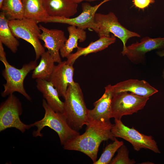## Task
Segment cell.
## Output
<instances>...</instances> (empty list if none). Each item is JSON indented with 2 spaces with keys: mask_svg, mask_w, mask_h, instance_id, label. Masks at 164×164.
<instances>
[{
  "mask_svg": "<svg viewBox=\"0 0 164 164\" xmlns=\"http://www.w3.org/2000/svg\"><path fill=\"white\" fill-rule=\"evenodd\" d=\"M96 23L98 27L97 33L99 38L103 36L110 37V33L119 39L123 44L122 54L126 49V44L130 38L140 37V35L129 30L122 25L117 17L113 12L106 14L96 13L94 16Z\"/></svg>",
  "mask_w": 164,
  "mask_h": 164,
  "instance_id": "obj_5",
  "label": "cell"
},
{
  "mask_svg": "<svg viewBox=\"0 0 164 164\" xmlns=\"http://www.w3.org/2000/svg\"><path fill=\"white\" fill-rule=\"evenodd\" d=\"M4 0H0V9L1 10Z\"/></svg>",
  "mask_w": 164,
  "mask_h": 164,
  "instance_id": "obj_29",
  "label": "cell"
},
{
  "mask_svg": "<svg viewBox=\"0 0 164 164\" xmlns=\"http://www.w3.org/2000/svg\"><path fill=\"white\" fill-rule=\"evenodd\" d=\"M111 131L115 137L121 138L128 142L136 151L144 149L156 153H161L156 142L152 136L145 135L133 127L130 128L126 126L121 119H114V124Z\"/></svg>",
  "mask_w": 164,
  "mask_h": 164,
  "instance_id": "obj_9",
  "label": "cell"
},
{
  "mask_svg": "<svg viewBox=\"0 0 164 164\" xmlns=\"http://www.w3.org/2000/svg\"><path fill=\"white\" fill-rule=\"evenodd\" d=\"M123 145L122 141L118 140L115 138L112 142L106 146L99 159L93 164H109L115 153Z\"/></svg>",
  "mask_w": 164,
  "mask_h": 164,
  "instance_id": "obj_24",
  "label": "cell"
},
{
  "mask_svg": "<svg viewBox=\"0 0 164 164\" xmlns=\"http://www.w3.org/2000/svg\"><path fill=\"white\" fill-rule=\"evenodd\" d=\"M67 30L69 34L68 38L60 50V55L63 58H67L74 49L78 47V41L82 42L87 38L86 32L84 29L70 25Z\"/></svg>",
  "mask_w": 164,
  "mask_h": 164,
  "instance_id": "obj_19",
  "label": "cell"
},
{
  "mask_svg": "<svg viewBox=\"0 0 164 164\" xmlns=\"http://www.w3.org/2000/svg\"><path fill=\"white\" fill-rule=\"evenodd\" d=\"M36 88L41 93L49 106L55 111L63 113L64 103L60 99L58 92L50 82L36 79Z\"/></svg>",
  "mask_w": 164,
  "mask_h": 164,
  "instance_id": "obj_18",
  "label": "cell"
},
{
  "mask_svg": "<svg viewBox=\"0 0 164 164\" xmlns=\"http://www.w3.org/2000/svg\"><path fill=\"white\" fill-rule=\"evenodd\" d=\"M22 112V104L19 98L13 94H10L0 106V132L9 128H14L24 133L32 127L20 120Z\"/></svg>",
  "mask_w": 164,
  "mask_h": 164,
  "instance_id": "obj_7",
  "label": "cell"
},
{
  "mask_svg": "<svg viewBox=\"0 0 164 164\" xmlns=\"http://www.w3.org/2000/svg\"><path fill=\"white\" fill-rule=\"evenodd\" d=\"M43 2L50 17L69 18L77 12L78 4L72 0H43Z\"/></svg>",
  "mask_w": 164,
  "mask_h": 164,
  "instance_id": "obj_16",
  "label": "cell"
},
{
  "mask_svg": "<svg viewBox=\"0 0 164 164\" xmlns=\"http://www.w3.org/2000/svg\"><path fill=\"white\" fill-rule=\"evenodd\" d=\"M111 84L105 87V92L102 96L94 103V108L89 110L88 122L97 121L106 122L110 121L111 103L113 95Z\"/></svg>",
  "mask_w": 164,
  "mask_h": 164,
  "instance_id": "obj_14",
  "label": "cell"
},
{
  "mask_svg": "<svg viewBox=\"0 0 164 164\" xmlns=\"http://www.w3.org/2000/svg\"><path fill=\"white\" fill-rule=\"evenodd\" d=\"M116 156L112 158L109 164H134L135 161L130 159L129 151L127 147L123 145L117 151Z\"/></svg>",
  "mask_w": 164,
  "mask_h": 164,
  "instance_id": "obj_25",
  "label": "cell"
},
{
  "mask_svg": "<svg viewBox=\"0 0 164 164\" xmlns=\"http://www.w3.org/2000/svg\"><path fill=\"white\" fill-rule=\"evenodd\" d=\"M42 106L45 110L44 117L41 120L31 124L32 127L37 128L36 130L32 132L33 137H42L41 130L44 127H48L56 132L60 144L63 145L80 135L78 132L70 127L62 113L54 111L44 99L42 100Z\"/></svg>",
  "mask_w": 164,
  "mask_h": 164,
  "instance_id": "obj_3",
  "label": "cell"
},
{
  "mask_svg": "<svg viewBox=\"0 0 164 164\" xmlns=\"http://www.w3.org/2000/svg\"><path fill=\"white\" fill-rule=\"evenodd\" d=\"M164 49V37L152 38L148 36L142 38L126 47L122 54L126 56L134 64L142 63L145 59V54L151 51Z\"/></svg>",
  "mask_w": 164,
  "mask_h": 164,
  "instance_id": "obj_11",
  "label": "cell"
},
{
  "mask_svg": "<svg viewBox=\"0 0 164 164\" xmlns=\"http://www.w3.org/2000/svg\"><path fill=\"white\" fill-rule=\"evenodd\" d=\"M24 18L37 23L43 22L48 17L43 5V0H22Z\"/></svg>",
  "mask_w": 164,
  "mask_h": 164,
  "instance_id": "obj_20",
  "label": "cell"
},
{
  "mask_svg": "<svg viewBox=\"0 0 164 164\" xmlns=\"http://www.w3.org/2000/svg\"><path fill=\"white\" fill-rule=\"evenodd\" d=\"M162 76L164 80V68L162 71Z\"/></svg>",
  "mask_w": 164,
  "mask_h": 164,
  "instance_id": "obj_30",
  "label": "cell"
},
{
  "mask_svg": "<svg viewBox=\"0 0 164 164\" xmlns=\"http://www.w3.org/2000/svg\"><path fill=\"white\" fill-rule=\"evenodd\" d=\"M111 87L114 93L126 91L149 97L158 92L146 81L134 79L119 82L111 85Z\"/></svg>",
  "mask_w": 164,
  "mask_h": 164,
  "instance_id": "obj_15",
  "label": "cell"
},
{
  "mask_svg": "<svg viewBox=\"0 0 164 164\" xmlns=\"http://www.w3.org/2000/svg\"><path fill=\"white\" fill-rule=\"evenodd\" d=\"M116 38L114 35L108 37L103 36L94 42H92L87 47L84 48L78 47L77 51L71 53L67 58L66 63L70 65H73L75 61L82 56L101 51L107 48L110 45L114 43Z\"/></svg>",
  "mask_w": 164,
  "mask_h": 164,
  "instance_id": "obj_17",
  "label": "cell"
},
{
  "mask_svg": "<svg viewBox=\"0 0 164 164\" xmlns=\"http://www.w3.org/2000/svg\"><path fill=\"white\" fill-rule=\"evenodd\" d=\"M74 70L73 65L67 64L66 61L55 65L48 81L56 89L60 97L64 99L68 85L75 83L73 80Z\"/></svg>",
  "mask_w": 164,
  "mask_h": 164,
  "instance_id": "obj_13",
  "label": "cell"
},
{
  "mask_svg": "<svg viewBox=\"0 0 164 164\" xmlns=\"http://www.w3.org/2000/svg\"><path fill=\"white\" fill-rule=\"evenodd\" d=\"M0 60L4 64L5 69L2 74L6 81L3 84L4 90L1 96L5 97L17 92L23 96L27 100L31 101V97L26 92L24 86V81L26 76L37 66L36 60L31 61L23 65L21 69H17L10 64L7 61L6 56H0Z\"/></svg>",
  "mask_w": 164,
  "mask_h": 164,
  "instance_id": "obj_4",
  "label": "cell"
},
{
  "mask_svg": "<svg viewBox=\"0 0 164 164\" xmlns=\"http://www.w3.org/2000/svg\"><path fill=\"white\" fill-rule=\"evenodd\" d=\"M149 99V97L126 91L114 93L110 118L121 119L123 116L137 113L144 108Z\"/></svg>",
  "mask_w": 164,
  "mask_h": 164,
  "instance_id": "obj_6",
  "label": "cell"
},
{
  "mask_svg": "<svg viewBox=\"0 0 164 164\" xmlns=\"http://www.w3.org/2000/svg\"><path fill=\"white\" fill-rule=\"evenodd\" d=\"M64 99L62 114L70 127L79 132L88 123L89 109L86 106L78 83L75 82L68 85Z\"/></svg>",
  "mask_w": 164,
  "mask_h": 164,
  "instance_id": "obj_2",
  "label": "cell"
},
{
  "mask_svg": "<svg viewBox=\"0 0 164 164\" xmlns=\"http://www.w3.org/2000/svg\"><path fill=\"white\" fill-rule=\"evenodd\" d=\"M156 53L158 56L160 57H164V49L157 51Z\"/></svg>",
  "mask_w": 164,
  "mask_h": 164,
  "instance_id": "obj_27",
  "label": "cell"
},
{
  "mask_svg": "<svg viewBox=\"0 0 164 164\" xmlns=\"http://www.w3.org/2000/svg\"><path fill=\"white\" fill-rule=\"evenodd\" d=\"M72 0L75 3L78 4L84 1L92 2V1H97L98 0Z\"/></svg>",
  "mask_w": 164,
  "mask_h": 164,
  "instance_id": "obj_28",
  "label": "cell"
},
{
  "mask_svg": "<svg viewBox=\"0 0 164 164\" xmlns=\"http://www.w3.org/2000/svg\"><path fill=\"white\" fill-rule=\"evenodd\" d=\"M40 57V62L33 70L32 77L48 81L55 66V62L48 51L44 52Z\"/></svg>",
  "mask_w": 164,
  "mask_h": 164,
  "instance_id": "obj_22",
  "label": "cell"
},
{
  "mask_svg": "<svg viewBox=\"0 0 164 164\" xmlns=\"http://www.w3.org/2000/svg\"><path fill=\"white\" fill-rule=\"evenodd\" d=\"M110 0H103L99 4L93 6L87 2L82 3L81 4L82 12L77 17L67 18L49 16L44 22L67 24L84 29H91L97 33L98 27L95 21V14L101 6Z\"/></svg>",
  "mask_w": 164,
  "mask_h": 164,
  "instance_id": "obj_10",
  "label": "cell"
},
{
  "mask_svg": "<svg viewBox=\"0 0 164 164\" xmlns=\"http://www.w3.org/2000/svg\"><path fill=\"white\" fill-rule=\"evenodd\" d=\"M37 23L33 20L25 18L9 20V26L14 35L17 38L24 39L32 46L36 60L45 51L40 41L41 31Z\"/></svg>",
  "mask_w": 164,
  "mask_h": 164,
  "instance_id": "obj_8",
  "label": "cell"
},
{
  "mask_svg": "<svg viewBox=\"0 0 164 164\" xmlns=\"http://www.w3.org/2000/svg\"><path fill=\"white\" fill-rule=\"evenodd\" d=\"M4 11L9 20L24 18V10L22 0H4L1 10Z\"/></svg>",
  "mask_w": 164,
  "mask_h": 164,
  "instance_id": "obj_23",
  "label": "cell"
},
{
  "mask_svg": "<svg viewBox=\"0 0 164 164\" xmlns=\"http://www.w3.org/2000/svg\"><path fill=\"white\" fill-rule=\"evenodd\" d=\"M41 31L39 39L44 43V46L53 58L55 62L59 63L62 61L60 53L67 39L64 32L58 29H49L39 25Z\"/></svg>",
  "mask_w": 164,
  "mask_h": 164,
  "instance_id": "obj_12",
  "label": "cell"
},
{
  "mask_svg": "<svg viewBox=\"0 0 164 164\" xmlns=\"http://www.w3.org/2000/svg\"><path fill=\"white\" fill-rule=\"evenodd\" d=\"M134 5L138 9L144 10L151 4L155 2V0H133Z\"/></svg>",
  "mask_w": 164,
  "mask_h": 164,
  "instance_id": "obj_26",
  "label": "cell"
},
{
  "mask_svg": "<svg viewBox=\"0 0 164 164\" xmlns=\"http://www.w3.org/2000/svg\"><path fill=\"white\" fill-rule=\"evenodd\" d=\"M0 13V42L13 53L16 52L19 45V41L12 33L9 25V19L5 12Z\"/></svg>",
  "mask_w": 164,
  "mask_h": 164,
  "instance_id": "obj_21",
  "label": "cell"
},
{
  "mask_svg": "<svg viewBox=\"0 0 164 164\" xmlns=\"http://www.w3.org/2000/svg\"><path fill=\"white\" fill-rule=\"evenodd\" d=\"M114 124L106 122L90 121L85 132L63 146L64 149L81 152L88 156L93 163L97 160L99 147L102 142L114 141L115 137L111 132Z\"/></svg>",
  "mask_w": 164,
  "mask_h": 164,
  "instance_id": "obj_1",
  "label": "cell"
}]
</instances>
